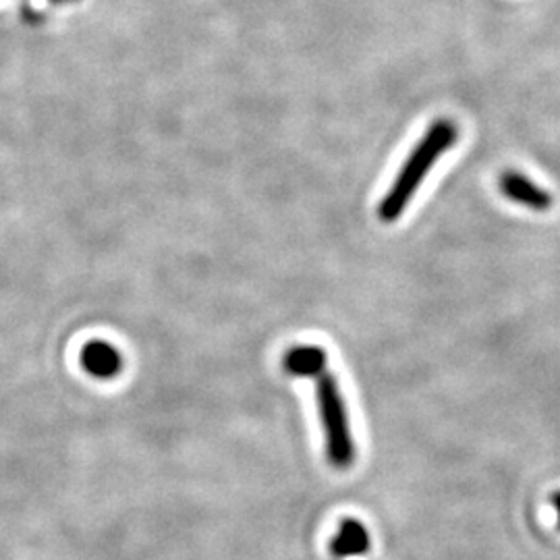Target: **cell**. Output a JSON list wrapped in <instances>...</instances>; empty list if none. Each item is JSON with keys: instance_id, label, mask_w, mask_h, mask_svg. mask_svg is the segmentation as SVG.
<instances>
[{"instance_id": "1", "label": "cell", "mask_w": 560, "mask_h": 560, "mask_svg": "<svg viewBox=\"0 0 560 560\" xmlns=\"http://www.w3.org/2000/svg\"><path fill=\"white\" fill-rule=\"evenodd\" d=\"M457 138H459V129L451 119L434 120L428 127L425 136L413 148V152L402 164L397 179L390 185L386 196L382 198L381 206H378V219L382 222L399 221L405 208L409 206V201L413 200L416 191L420 189L425 175L434 168V164L439 162L442 154L455 145Z\"/></svg>"}, {"instance_id": "2", "label": "cell", "mask_w": 560, "mask_h": 560, "mask_svg": "<svg viewBox=\"0 0 560 560\" xmlns=\"http://www.w3.org/2000/svg\"><path fill=\"white\" fill-rule=\"evenodd\" d=\"M316 381V395L320 407L322 425L326 436V455L332 467L349 469L355 460V441L351 432V421L347 405L340 393L337 376L322 372Z\"/></svg>"}, {"instance_id": "3", "label": "cell", "mask_w": 560, "mask_h": 560, "mask_svg": "<svg viewBox=\"0 0 560 560\" xmlns=\"http://www.w3.org/2000/svg\"><path fill=\"white\" fill-rule=\"evenodd\" d=\"M501 189L509 200L536 212H546L548 208H552L555 201L550 191H546L538 183H534L517 171H506L502 175Z\"/></svg>"}, {"instance_id": "4", "label": "cell", "mask_w": 560, "mask_h": 560, "mask_svg": "<svg viewBox=\"0 0 560 560\" xmlns=\"http://www.w3.org/2000/svg\"><path fill=\"white\" fill-rule=\"evenodd\" d=\"M81 365L90 376L110 381L122 370V355L106 340H90L81 351Z\"/></svg>"}, {"instance_id": "5", "label": "cell", "mask_w": 560, "mask_h": 560, "mask_svg": "<svg viewBox=\"0 0 560 560\" xmlns=\"http://www.w3.org/2000/svg\"><path fill=\"white\" fill-rule=\"evenodd\" d=\"M284 370L301 378H318L326 372V351L316 345H298L287 351Z\"/></svg>"}, {"instance_id": "6", "label": "cell", "mask_w": 560, "mask_h": 560, "mask_svg": "<svg viewBox=\"0 0 560 560\" xmlns=\"http://www.w3.org/2000/svg\"><path fill=\"white\" fill-rule=\"evenodd\" d=\"M337 557H358L370 550V534L360 521L345 520L340 523L339 534L330 544Z\"/></svg>"}, {"instance_id": "7", "label": "cell", "mask_w": 560, "mask_h": 560, "mask_svg": "<svg viewBox=\"0 0 560 560\" xmlns=\"http://www.w3.org/2000/svg\"><path fill=\"white\" fill-rule=\"evenodd\" d=\"M48 2H55V4H73V2H81V0H48Z\"/></svg>"}, {"instance_id": "8", "label": "cell", "mask_w": 560, "mask_h": 560, "mask_svg": "<svg viewBox=\"0 0 560 560\" xmlns=\"http://www.w3.org/2000/svg\"><path fill=\"white\" fill-rule=\"evenodd\" d=\"M555 506H557V513H559V527H560V492L555 497Z\"/></svg>"}]
</instances>
